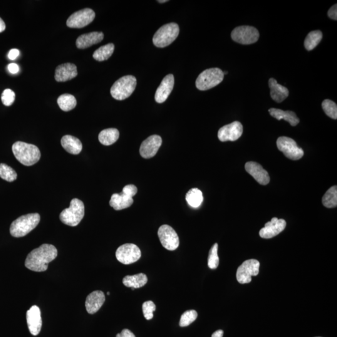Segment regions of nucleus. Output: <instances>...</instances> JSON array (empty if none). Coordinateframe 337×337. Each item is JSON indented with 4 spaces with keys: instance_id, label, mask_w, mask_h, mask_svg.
Returning a JSON list of instances; mask_svg holds the SVG:
<instances>
[{
    "instance_id": "9",
    "label": "nucleus",
    "mask_w": 337,
    "mask_h": 337,
    "mask_svg": "<svg viewBox=\"0 0 337 337\" xmlns=\"http://www.w3.org/2000/svg\"><path fill=\"white\" fill-rule=\"evenodd\" d=\"M279 150L290 160L297 161L303 157L304 151L297 146L296 141L288 137H280L277 141Z\"/></svg>"
},
{
    "instance_id": "34",
    "label": "nucleus",
    "mask_w": 337,
    "mask_h": 337,
    "mask_svg": "<svg viewBox=\"0 0 337 337\" xmlns=\"http://www.w3.org/2000/svg\"><path fill=\"white\" fill-rule=\"evenodd\" d=\"M0 177L9 182L17 179V173L13 168L5 164H0Z\"/></svg>"
},
{
    "instance_id": "19",
    "label": "nucleus",
    "mask_w": 337,
    "mask_h": 337,
    "mask_svg": "<svg viewBox=\"0 0 337 337\" xmlns=\"http://www.w3.org/2000/svg\"><path fill=\"white\" fill-rule=\"evenodd\" d=\"M26 321L30 333L33 336H38L42 327L41 311L38 306L31 307L29 311H27Z\"/></svg>"
},
{
    "instance_id": "28",
    "label": "nucleus",
    "mask_w": 337,
    "mask_h": 337,
    "mask_svg": "<svg viewBox=\"0 0 337 337\" xmlns=\"http://www.w3.org/2000/svg\"><path fill=\"white\" fill-rule=\"evenodd\" d=\"M120 137V132L115 128H109L104 130L98 136V140L102 145L110 146L115 143Z\"/></svg>"
},
{
    "instance_id": "22",
    "label": "nucleus",
    "mask_w": 337,
    "mask_h": 337,
    "mask_svg": "<svg viewBox=\"0 0 337 337\" xmlns=\"http://www.w3.org/2000/svg\"><path fill=\"white\" fill-rule=\"evenodd\" d=\"M78 75V71L75 64L64 63L56 68L54 78L58 82H65L71 80Z\"/></svg>"
},
{
    "instance_id": "49",
    "label": "nucleus",
    "mask_w": 337,
    "mask_h": 337,
    "mask_svg": "<svg viewBox=\"0 0 337 337\" xmlns=\"http://www.w3.org/2000/svg\"><path fill=\"white\" fill-rule=\"evenodd\" d=\"M107 294L108 295V296H110V292H108V293H107Z\"/></svg>"
},
{
    "instance_id": "40",
    "label": "nucleus",
    "mask_w": 337,
    "mask_h": 337,
    "mask_svg": "<svg viewBox=\"0 0 337 337\" xmlns=\"http://www.w3.org/2000/svg\"><path fill=\"white\" fill-rule=\"evenodd\" d=\"M328 16L330 18L337 20V5L335 4L328 11Z\"/></svg>"
},
{
    "instance_id": "37",
    "label": "nucleus",
    "mask_w": 337,
    "mask_h": 337,
    "mask_svg": "<svg viewBox=\"0 0 337 337\" xmlns=\"http://www.w3.org/2000/svg\"><path fill=\"white\" fill-rule=\"evenodd\" d=\"M197 317V312L194 310L185 312L180 317L179 326L181 327L189 326L196 320Z\"/></svg>"
},
{
    "instance_id": "47",
    "label": "nucleus",
    "mask_w": 337,
    "mask_h": 337,
    "mask_svg": "<svg viewBox=\"0 0 337 337\" xmlns=\"http://www.w3.org/2000/svg\"><path fill=\"white\" fill-rule=\"evenodd\" d=\"M120 336H121L120 334H118L117 335H116V337H120Z\"/></svg>"
},
{
    "instance_id": "4",
    "label": "nucleus",
    "mask_w": 337,
    "mask_h": 337,
    "mask_svg": "<svg viewBox=\"0 0 337 337\" xmlns=\"http://www.w3.org/2000/svg\"><path fill=\"white\" fill-rule=\"evenodd\" d=\"M84 215L83 202L78 199H73L71 200L70 206L61 212L59 219L63 224L75 227L80 223Z\"/></svg>"
},
{
    "instance_id": "2",
    "label": "nucleus",
    "mask_w": 337,
    "mask_h": 337,
    "mask_svg": "<svg viewBox=\"0 0 337 337\" xmlns=\"http://www.w3.org/2000/svg\"><path fill=\"white\" fill-rule=\"evenodd\" d=\"M12 151L16 160L24 166H33L40 160V151L31 144L18 141L12 146Z\"/></svg>"
},
{
    "instance_id": "33",
    "label": "nucleus",
    "mask_w": 337,
    "mask_h": 337,
    "mask_svg": "<svg viewBox=\"0 0 337 337\" xmlns=\"http://www.w3.org/2000/svg\"><path fill=\"white\" fill-rule=\"evenodd\" d=\"M322 204L327 208L336 207L337 205V187L334 185L327 190L322 198Z\"/></svg>"
},
{
    "instance_id": "43",
    "label": "nucleus",
    "mask_w": 337,
    "mask_h": 337,
    "mask_svg": "<svg viewBox=\"0 0 337 337\" xmlns=\"http://www.w3.org/2000/svg\"><path fill=\"white\" fill-rule=\"evenodd\" d=\"M120 337H136L135 335L131 332L130 330L124 329L121 332Z\"/></svg>"
},
{
    "instance_id": "17",
    "label": "nucleus",
    "mask_w": 337,
    "mask_h": 337,
    "mask_svg": "<svg viewBox=\"0 0 337 337\" xmlns=\"http://www.w3.org/2000/svg\"><path fill=\"white\" fill-rule=\"evenodd\" d=\"M286 227V220L274 217L271 221L267 222L265 227L260 230L259 235L263 239H271L283 231Z\"/></svg>"
},
{
    "instance_id": "36",
    "label": "nucleus",
    "mask_w": 337,
    "mask_h": 337,
    "mask_svg": "<svg viewBox=\"0 0 337 337\" xmlns=\"http://www.w3.org/2000/svg\"><path fill=\"white\" fill-rule=\"evenodd\" d=\"M218 244L215 243L210 249L208 257V266L210 269H215L219 264V258L218 257Z\"/></svg>"
},
{
    "instance_id": "38",
    "label": "nucleus",
    "mask_w": 337,
    "mask_h": 337,
    "mask_svg": "<svg viewBox=\"0 0 337 337\" xmlns=\"http://www.w3.org/2000/svg\"><path fill=\"white\" fill-rule=\"evenodd\" d=\"M156 305L153 301L145 302L143 304V314L146 320L150 321L153 318V312L156 311Z\"/></svg>"
},
{
    "instance_id": "41",
    "label": "nucleus",
    "mask_w": 337,
    "mask_h": 337,
    "mask_svg": "<svg viewBox=\"0 0 337 337\" xmlns=\"http://www.w3.org/2000/svg\"><path fill=\"white\" fill-rule=\"evenodd\" d=\"M19 51L17 49H12L8 53V58L11 60H14L19 56Z\"/></svg>"
},
{
    "instance_id": "7",
    "label": "nucleus",
    "mask_w": 337,
    "mask_h": 337,
    "mask_svg": "<svg viewBox=\"0 0 337 337\" xmlns=\"http://www.w3.org/2000/svg\"><path fill=\"white\" fill-rule=\"evenodd\" d=\"M224 78V72L219 68L205 69L197 77L195 86L200 91L210 90L221 83Z\"/></svg>"
},
{
    "instance_id": "18",
    "label": "nucleus",
    "mask_w": 337,
    "mask_h": 337,
    "mask_svg": "<svg viewBox=\"0 0 337 337\" xmlns=\"http://www.w3.org/2000/svg\"><path fill=\"white\" fill-rule=\"evenodd\" d=\"M174 86V77L169 74L163 78L162 82L156 90L155 100L158 103H163L167 100L171 93Z\"/></svg>"
},
{
    "instance_id": "42",
    "label": "nucleus",
    "mask_w": 337,
    "mask_h": 337,
    "mask_svg": "<svg viewBox=\"0 0 337 337\" xmlns=\"http://www.w3.org/2000/svg\"><path fill=\"white\" fill-rule=\"evenodd\" d=\"M8 69L9 73L11 74H16L19 72V66L15 63L9 64L8 66Z\"/></svg>"
},
{
    "instance_id": "26",
    "label": "nucleus",
    "mask_w": 337,
    "mask_h": 337,
    "mask_svg": "<svg viewBox=\"0 0 337 337\" xmlns=\"http://www.w3.org/2000/svg\"><path fill=\"white\" fill-rule=\"evenodd\" d=\"M270 115L277 120H284L292 126H296L300 123L296 114L291 111H283L279 109L271 108L269 110Z\"/></svg>"
},
{
    "instance_id": "14",
    "label": "nucleus",
    "mask_w": 337,
    "mask_h": 337,
    "mask_svg": "<svg viewBox=\"0 0 337 337\" xmlns=\"http://www.w3.org/2000/svg\"><path fill=\"white\" fill-rule=\"evenodd\" d=\"M158 237L163 246L168 250H175L179 245V239L176 232L168 225H163L159 228Z\"/></svg>"
},
{
    "instance_id": "11",
    "label": "nucleus",
    "mask_w": 337,
    "mask_h": 337,
    "mask_svg": "<svg viewBox=\"0 0 337 337\" xmlns=\"http://www.w3.org/2000/svg\"><path fill=\"white\" fill-rule=\"evenodd\" d=\"M116 257L119 262L125 265L135 263L141 257V252L137 245L133 244H125L118 248Z\"/></svg>"
},
{
    "instance_id": "6",
    "label": "nucleus",
    "mask_w": 337,
    "mask_h": 337,
    "mask_svg": "<svg viewBox=\"0 0 337 337\" xmlns=\"http://www.w3.org/2000/svg\"><path fill=\"white\" fill-rule=\"evenodd\" d=\"M179 34V27L177 23L166 24L156 32L153 38V43L158 48H165L173 43Z\"/></svg>"
},
{
    "instance_id": "45",
    "label": "nucleus",
    "mask_w": 337,
    "mask_h": 337,
    "mask_svg": "<svg viewBox=\"0 0 337 337\" xmlns=\"http://www.w3.org/2000/svg\"><path fill=\"white\" fill-rule=\"evenodd\" d=\"M6 24L4 23V21L1 18H0V33L5 30Z\"/></svg>"
},
{
    "instance_id": "12",
    "label": "nucleus",
    "mask_w": 337,
    "mask_h": 337,
    "mask_svg": "<svg viewBox=\"0 0 337 337\" xmlns=\"http://www.w3.org/2000/svg\"><path fill=\"white\" fill-rule=\"evenodd\" d=\"M260 262L256 259L247 260L237 269L236 277L240 284L250 283L252 276L259 274Z\"/></svg>"
},
{
    "instance_id": "23",
    "label": "nucleus",
    "mask_w": 337,
    "mask_h": 337,
    "mask_svg": "<svg viewBox=\"0 0 337 337\" xmlns=\"http://www.w3.org/2000/svg\"><path fill=\"white\" fill-rule=\"evenodd\" d=\"M104 39L102 32H91V33L82 34L76 39V46L79 49H86L94 44L100 43Z\"/></svg>"
},
{
    "instance_id": "16",
    "label": "nucleus",
    "mask_w": 337,
    "mask_h": 337,
    "mask_svg": "<svg viewBox=\"0 0 337 337\" xmlns=\"http://www.w3.org/2000/svg\"><path fill=\"white\" fill-rule=\"evenodd\" d=\"M162 145V138L158 135H153L141 144L140 152L143 158H152L157 154Z\"/></svg>"
},
{
    "instance_id": "39",
    "label": "nucleus",
    "mask_w": 337,
    "mask_h": 337,
    "mask_svg": "<svg viewBox=\"0 0 337 337\" xmlns=\"http://www.w3.org/2000/svg\"><path fill=\"white\" fill-rule=\"evenodd\" d=\"M14 100L15 94L10 89H6L2 93L1 101L4 106H9L13 105Z\"/></svg>"
},
{
    "instance_id": "46",
    "label": "nucleus",
    "mask_w": 337,
    "mask_h": 337,
    "mask_svg": "<svg viewBox=\"0 0 337 337\" xmlns=\"http://www.w3.org/2000/svg\"><path fill=\"white\" fill-rule=\"evenodd\" d=\"M159 3H166V2H168V0H164V1H158Z\"/></svg>"
},
{
    "instance_id": "24",
    "label": "nucleus",
    "mask_w": 337,
    "mask_h": 337,
    "mask_svg": "<svg viewBox=\"0 0 337 337\" xmlns=\"http://www.w3.org/2000/svg\"><path fill=\"white\" fill-rule=\"evenodd\" d=\"M269 86L271 90V98L276 102L281 103L288 97L289 95L288 89L277 83L276 79H269Z\"/></svg>"
},
{
    "instance_id": "48",
    "label": "nucleus",
    "mask_w": 337,
    "mask_h": 337,
    "mask_svg": "<svg viewBox=\"0 0 337 337\" xmlns=\"http://www.w3.org/2000/svg\"><path fill=\"white\" fill-rule=\"evenodd\" d=\"M227 73H228L227 71L224 72V75H225V74H227Z\"/></svg>"
},
{
    "instance_id": "35",
    "label": "nucleus",
    "mask_w": 337,
    "mask_h": 337,
    "mask_svg": "<svg viewBox=\"0 0 337 337\" xmlns=\"http://www.w3.org/2000/svg\"><path fill=\"white\" fill-rule=\"evenodd\" d=\"M322 108L329 117L337 120V106L336 103L330 100H326L322 104Z\"/></svg>"
},
{
    "instance_id": "32",
    "label": "nucleus",
    "mask_w": 337,
    "mask_h": 337,
    "mask_svg": "<svg viewBox=\"0 0 337 337\" xmlns=\"http://www.w3.org/2000/svg\"><path fill=\"white\" fill-rule=\"evenodd\" d=\"M323 34L320 30L310 32L304 41L305 48L308 51H311L318 45L321 41Z\"/></svg>"
},
{
    "instance_id": "29",
    "label": "nucleus",
    "mask_w": 337,
    "mask_h": 337,
    "mask_svg": "<svg viewBox=\"0 0 337 337\" xmlns=\"http://www.w3.org/2000/svg\"><path fill=\"white\" fill-rule=\"evenodd\" d=\"M114 51H115V45L113 43H109L96 49L94 52L93 57L98 61L107 60L112 56Z\"/></svg>"
},
{
    "instance_id": "5",
    "label": "nucleus",
    "mask_w": 337,
    "mask_h": 337,
    "mask_svg": "<svg viewBox=\"0 0 337 337\" xmlns=\"http://www.w3.org/2000/svg\"><path fill=\"white\" fill-rule=\"evenodd\" d=\"M137 80L135 76L128 75L119 79L111 88V95L116 100H124L130 97L135 90Z\"/></svg>"
},
{
    "instance_id": "30",
    "label": "nucleus",
    "mask_w": 337,
    "mask_h": 337,
    "mask_svg": "<svg viewBox=\"0 0 337 337\" xmlns=\"http://www.w3.org/2000/svg\"><path fill=\"white\" fill-rule=\"evenodd\" d=\"M57 103L61 110L66 112L73 110L77 105L75 97L70 94H64L61 95L58 98Z\"/></svg>"
},
{
    "instance_id": "27",
    "label": "nucleus",
    "mask_w": 337,
    "mask_h": 337,
    "mask_svg": "<svg viewBox=\"0 0 337 337\" xmlns=\"http://www.w3.org/2000/svg\"><path fill=\"white\" fill-rule=\"evenodd\" d=\"M147 282L148 277L146 274L143 273L126 276L123 280V284L126 287H131L133 291L135 289L145 286Z\"/></svg>"
},
{
    "instance_id": "20",
    "label": "nucleus",
    "mask_w": 337,
    "mask_h": 337,
    "mask_svg": "<svg viewBox=\"0 0 337 337\" xmlns=\"http://www.w3.org/2000/svg\"><path fill=\"white\" fill-rule=\"evenodd\" d=\"M245 170L251 175L256 181L261 185L268 184L270 182L269 173L261 165L256 162H247L245 165Z\"/></svg>"
},
{
    "instance_id": "21",
    "label": "nucleus",
    "mask_w": 337,
    "mask_h": 337,
    "mask_svg": "<svg viewBox=\"0 0 337 337\" xmlns=\"http://www.w3.org/2000/svg\"><path fill=\"white\" fill-rule=\"evenodd\" d=\"M105 302V296L102 291L93 292L86 298L85 302L86 311L90 314L96 313L103 306Z\"/></svg>"
},
{
    "instance_id": "44",
    "label": "nucleus",
    "mask_w": 337,
    "mask_h": 337,
    "mask_svg": "<svg viewBox=\"0 0 337 337\" xmlns=\"http://www.w3.org/2000/svg\"><path fill=\"white\" fill-rule=\"evenodd\" d=\"M223 336H224V331L222 330H218L212 334V337H223Z\"/></svg>"
},
{
    "instance_id": "1",
    "label": "nucleus",
    "mask_w": 337,
    "mask_h": 337,
    "mask_svg": "<svg viewBox=\"0 0 337 337\" xmlns=\"http://www.w3.org/2000/svg\"><path fill=\"white\" fill-rule=\"evenodd\" d=\"M58 256V250L54 245L44 244L32 250L27 256L25 266L34 272H44L48 268V264Z\"/></svg>"
},
{
    "instance_id": "25",
    "label": "nucleus",
    "mask_w": 337,
    "mask_h": 337,
    "mask_svg": "<svg viewBox=\"0 0 337 337\" xmlns=\"http://www.w3.org/2000/svg\"><path fill=\"white\" fill-rule=\"evenodd\" d=\"M61 144L64 150L71 155H79L83 149V145L81 141L73 136H63L61 139Z\"/></svg>"
},
{
    "instance_id": "31",
    "label": "nucleus",
    "mask_w": 337,
    "mask_h": 337,
    "mask_svg": "<svg viewBox=\"0 0 337 337\" xmlns=\"http://www.w3.org/2000/svg\"><path fill=\"white\" fill-rule=\"evenodd\" d=\"M185 199L190 206L197 208L201 205L204 198L201 190L197 188H193L187 193Z\"/></svg>"
},
{
    "instance_id": "13",
    "label": "nucleus",
    "mask_w": 337,
    "mask_h": 337,
    "mask_svg": "<svg viewBox=\"0 0 337 337\" xmlns=\"http://www.w3.org/2000/svg\"><path fill=\"white\" fill-rule=\"evenodd\" d=\"M95 11L90 8L81 9L72 14L66 21L67 26L71 28H84L95 18Z\"/></svg>"
},
{
    "instance_id": "3",
    "label": "nucleus",
    "mask_w": 337,
    "mask_h": 337,
    "mask_svg": "<svg viewBox=\"0 0 337 337\" xmlns=\"http://www.w3.org/2000/svg\"><path fill=\"white\" fill-rule=\"evenodd\" d=\"M39 222L40 215L38 213L22 215L12 222L9 231L14 237H24L35 229Z\"/></svg>"
},
{
    "instance_id": "8",
    "label": "nucleus",
    "mask_w": 337,
    "mask_h": 337,
    "mask_svg": "<svg viewBox=\"0 0 337 337\" xmlns=\"http://www.w3.org/2000/svg\"><path fill=\"white\" fill-rule=\"evenodd\" d=\"M137 192V187L135 185H126L120 194L112 195L110 204L116 210H121L130 207L134 202L133 197L135 196Z\"/></svg>"
},
{
    "instance_id": "10",
    "label": "nucleus",
    "mask_w": 337,
    "mask_h": 337,
    "mask_svg": "<svg viewBox=\"0 0 337 337\" xmlns=\"http://www.w3.org/2000/svg\"><path fill=\"white\" fill-rule=\"evenodd\" d=\"M233 40L242 44H250L256 43L259 38L257 29L249 26L237 27L232 31Z\"/></svg>"
},
{
    "instance_id": "15",
    "label": "nucleus",
    "mask_w": 337,
    "mask_h": 337,
    "mask_svg": "<svg viewBox=\"0 0 337 337\" xmlns=\"http://www.w3.org/2000/svg\"><path fill=\"white\" fill-rule=\"evenodd\" d=\"M243 133V126L239 121H234L223 126L218 131V138L222 142L235 141L240 138Z\"/></svg>"
}]
</instances>
